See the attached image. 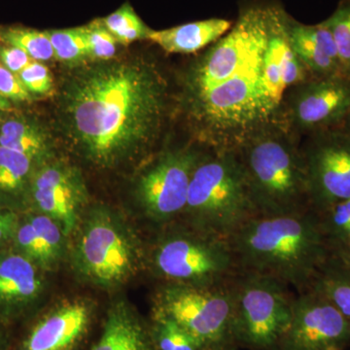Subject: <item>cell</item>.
<instances>
[{"label":"cell","mask_w":350,"mask_h":350,"mask_svg":"<svg viewBox=\"0 0 350 350\" xmlns=\"http://www.w3.org/2000/svg\"><path fill=\"white\" fill-rule=\"evenodd\" d=\"M167 84L144 59L75 66L59 89L66 137L94 165L116 167L155 144L167 110Z\"/></svg>","instance_id":"obj_1"},{"label":"cell","mask_w":350,"mask_h":350,"mask_svg":"<svg viewBox=\"0 0 350 350\" xmlns=\"http://www.w3.org/2000/svg\"><path fill=\"white\" fill-rule=\"evenodd\" d=\"M268 36V7H248L189 70L187 111L204 148L234 150L265 126L282 124L265 84Z\"/></svg>","instance_id":"obj_2"},{"label":"cell","mask_w":350,"mask_h":350,"mask_svg":"<svg viewBox=\"0 0 350 350\" xmlns=\"http://www.w3.org/2000/svg\"><path fill=\"white\" fill-rule=\"evenodd\" d=\"M239 271L275 278L297 294L312 286L330 255L317 213L248 218L228 238Z\"/></svg>","instance_id":"obj_3"},{"label":"cell","mask_w":350,"mask_h":350,"mask_svg":"<svg viewBox=\"0 0 350 350\" xmlns=\"http://www.w3.org/2000/svg\"><path fill=\"white\" fill-rule=\"evenodd\" d=\"M301 139L283 124H273L234 149L255 215H292L312 209Z\"/></svg>","instance_id":"obj_4"},{"label":"cell","mask_w":350,"mask_h":350,"mask_svg":"<svg viewBox=\"0 0 350 350\" xmlns=\"http://www.w3.org/2000/svg\"><path fill=\"white\" fill-rule=\"evenodd\" d=\"M254 215L236 150L206 148L193 172L180 220L207 234L228 239Z\"/></svg>","instance_id":"obj_5"},{"label":"cell","mask_w":350,"mask_h":350,"mask_svg":"<svg viewBox=\"0 0 350 350\" xmlns=\"http://www.w3.org/2000/svg\"><path fill=\"white\" fill-rule=\"evenodd\" d=\"M157 234L146 251V266L162 283L217 286L239 271L228 239L200 231L180 219Z\"/></svg>","instance_id":"obj_6"},{"label":"cell","mask_w":350,"mask_h":350,"mask_svg":"<svg viewBox=\"0 0 350 350\" xmlns=\"http://www.w3.org/2000/svg\"><path fill=\"white\" fill-rule=\"evenodd\" d=\"M234 347L278 350L291 323L297 295L271 276L239 271L230 282Z\"/></svg>","instance_id":"obj_7"},{"label":"cell","mask_w":350,"mask_h":350,"mask_svg":"<svg viewBox=\"0 0 350 350\" xmlns=\"http://www.w3.org/2000/svg\"><path fill=\"white\" fill-rule=\"evenodd\" d=\"M75 265L87 282L113 288L128 282L146 265V250L118 214L98 207L80 221Z\"/></svg>","instance_id":"obj_8"},{"label":"cell","mask_w":350,"mask_h":350,"mask_svg":"<svg viewBox=\"0 0 350 350\" xmlns=\"http://www.w3.org/2000/svg\"><path fill=\"white\" fill-rule=\"evenodd\" d=\"M230 282L217 286L161 283L154 298L153 319L172 320L206 349L234 350Z\"/></svg>","instance_id":"obj_9"},{"label":"cell","mask_w":350,"mask_h":350,"mask_svg":"<svg viewBox=\"0 0 350 350\" xmlns=\"http://www.w3.org/2000/svg\"><path fill=\"white\" fill-rule=\"evenodd\" d=\"M206 150L187 146L163 151L138 177V204L157 230L180 219L193 172Z\"/></svg>","instance_id":"obj_10"},{"label":"cell","mask_w":350,"mask_h":350,"mask_svg":"<svg viewBox=\"0 0 350 350\" xmlns=\"http://www.w3.org/2000/svg\"><path fill=\"white\" fill-rule=\"evenodd\" d=\"M350 111V77L312 78L290 88L282 105V124L297 137L338 130Z\"/></svg>","instance_id":"obj_11"},{"label":"cell","mask_w":350,"mask_h":350,"mask_svg":"<svg viewBox=\"0 0 350 350\" xmlns=\"http://www.w3.org/2000/svg\"><path fill=\"white\" fill-rule=\"evenodd\" d=\"M310 207L315 213L350 199V135L340 130L313 133L301 144Z\"/></svg>","instance_id":"obj_12"},{"label":"cell","mask_w":350,"mask_h":350,"mask_svg":"<svg viewBox=\"0 0 350 350\" xmlns=\"http://www.w3.org/2000/svg\"><path fill=\"white\" fill-rule=\"evenodd\" d=\"M349 345V322L330 300L314 289L297 294L278 350H347Z\"/></svg>","instance_id":"obj_13"},{"label":"cell","mask_w":350,"mask_h":350,"mask_svg":"<svg viewBox=\"0 0 350 350\" xmlns=\"http://www.w3.org/2000/svg\"><path fill=\"white\" fill-rule=\"evenodd\" d=\"M85 202L86 190L77 170L48 161L36 167L29 186L27 211L52 218L68 234L79 226Z\"/></svg>","instance_id":"obj_14"},{"label":"cell","mask_w":350,"mask_h":350,"mask_svg":"<svg viewBox=\"0 0 350 350\" xmlns=\"http://www.w3.org/2000/svg\"><path fill=\"white\" fill-rule=\"evenodd\" d=\"M94 313L93 305L79 299L41 310L14 337L12 350H79L91 332Z\"/></svg>","instance_id":"obj_15"},{"label":"cell","mask_w":350,"mask_h":350,"mask_svg":"<svg viewBox=\"0 0 350 350\" xmlns=\"http://www.w3.org/2000/svg\"><path fill=\"white\" fill-rule=\"evenodd\" d=\"M44 273L12 247L0 250V319L14 327L42 310L47 290Z\"/></svg>","instance_id":"obj_16"},{"label":"cell","mask_w":350,"mask_h":350,"mask_svg":"<svg viewBox=\"0 0 350 350\" xmlns=\"http://www.w3.org/2000/svg\"><path fill=\"white\" fill-rule=\"evenodd\" d=\"M64 236L61 226L52 218L34 211H25L21 213L10 247L46 271L61 261Z\"/></svg>","instance_id":"obj_17"},{"label":"cell","mask_w":350,"mask_h":350,"mask_svg":"<svg viewBox=\"0 0 350 350\" xmlns=\"http://www.w3.org/2000/svg\"><path fill=\"white\" fill-rule=\"evenodd\" d=\"M287 33L295 54L312 77L345 75L335 40L324 21L317 25H304L288 17Z\"/></svg>","instance_id":"obj_18"},{"label":"cell","mask_w":350,"mask_h":350,"mask_svg":"<svg viewBox=\"0 0 350 350\" xmlns=\"http://www.w3.org/2000/svg\"><path fill=\"white\" fill-rule=\"evenodd\" d=\"M90 350H158L151 325L125 301L108 308L100 335Z\"/></svg>","instance_id":"obj_19"},{"label":"cell","mask_w":350,"mask_h":350,"mask_svg":"<svg viewBox=\"0 0 350 350\" xmlns=\"http://www.w3.org/2000/svg\"><path fill=\"white\" fill-rule=\"evenodd\" d=\"M232 27L230 21L213 18L162 31L151 29L147 39L170 54H193L217 42Z\"/></svg>","instance_id":"obj_20"},{"label":"cell","mask_w":350,"mask_h":350,"mask_svg":"<svg viewBox=\"0 0 350 350\" xmlns=\"http://www.w3.org/2000/svg\"><path fill=\"white\" fill-rule=\"evenodd\" d=\"M0 146L24 154L40 165L49 158L51 140L47 131L33 117L13 110L4 113Z\"/></svg>","instance_id":"obj_21"},{"label":"cell","mask_w":350,"mask_h":350,"mask_svg":"<svg viewBox=\"0 0 350 350\" xmlns=\"http://www.w3.org/2000/svg\"><path fill=\"white\" fill-rule=\"evenodd\" d=\"M38 163L19 152L0 146V206L27 211L29 186Z\"/></svg>","instance_id":"obj_22"},{"label":"cell","mask_w":350,"mask_h":350,"mask_svg":"<svg viewBox=\"0 0 350 350\" xmlns=\"http://www.w3.org/2000/svg\"><path fill=\"white\" fill-rule=\"evenodd\" d=\"M310 289L324 295L350 324L349 262L330 253L317 271Z\"/></svg>","instance_id":"obj_23"},{"label":"cell","mask_w":350,"mask_h":350,"mask_svg":"<svg viewBox=\"0 0 350 350\" xmlns=\"http://www.w3.org/2000/svg\"><path fill=\"white\" fill-rule=\"evenodd\" d=\"M0 42L24 51L33 61L44 62L55 59L54 51L47 31H40L22 25L0 27Z\"/></svg>","instance_id":"obj_24"},{"label":"cell","mask_w":350,"mask_h":350,"mask_svg":"<svg viewBox=\"0 0 350 350\" xmlns=\"http://www.w3.org/2000/svg\"><path fill=\"white\" fill-rule=\"evenodd\" d=\"M315 213L330 253L350 246V199Z\"/></svg>","instance_id":"obj_25"},{"label":"cell","mask_w":350,"mask_h":350,"mask_svg":"<svg viewBox=\"0 0 350 350\" xmlns=\"http://www.w3.org/2000/svg\"><path fill=\"white\" fill-rule=\"evenodd\" d=\"M47 31L55 59L69 66L84 64L88 57L86 38L84 27L51 29Z\"/></svg>","instance_id":"obj_26"},{"label":"cell","mask_w":350,"mask_h":350,"mask_svg":"<svg viewBox=\"0 0 350 350\" xmlns=\"http://www.w3.org/2000/svg\"><path fill=\"white\" fill-rule=\"evenodd\" d=\"M101 20L118 43L124 45L147 39L151 31L129 3L123 4L118 10Z\"/></svg>","instance_id":"obj_27"},{"label":"cell","mask_w":350,"mask_h":350,"mask_svg":"<svg viewBox=\"0 0 350 350\" xmlns=\"http://www.w3.org/2000/svg\"><path fill=\"white\" fill-rule=\"evenodd\" d=\"M151 332L158 350H204V345L172 320L153 319Z\"/></svg>","instance_id":"obj_28"},{"label":"cell","mask_w":350,"mask_h":350,"mask_svg":"<svg viewBox=\"0 0 350 350\" xmlns=\"http://www.w3.org/2000/svg\"><path fill=\"white\" fill-rule=\"evenodd\" d=\"M324 22L335 40L342 70L350 77V0H342Z\"/></svg>","instance_id":"obj_29"},{"label":"cell","mask_w":350,"mask_h":350,"mask_svg":"<svg viewBox=\"0 0 350 350\" xmlns=\"http://www.w3.org/2000/svg\"><path fill=\"white\" fill-rule=\"evenodd\" d=\"M84 27L88 57L92 61H108L114 59L118 41L108 31L103 20H94Z\"/></svg>","instance_id":"obj_30"},{"label":"cell","mask_w":350,"mask_h":350,"mask_svg":"<svg viewBox=\"0 0 350 350\" xmlns=\"http://www.w3.org/2000/svg\"><path fill=\"white\" fill-rule=\"evenodd\" d=\"M18 76L32 96L50 94L54 87L49 69L40 62L32 61Z\"/></svg>","instance_id":"obj_31"},{"label":"cell","mask_w":350,"mask_h":350,"mask_svg":"<svg viewBox=\"0 0 350 350\" xmlns=\"http://www.w3.org/2000/svg\"><path fill=\"white\" fill-rule=\"evenodd\" d=\"M0 94L12 105L31 103L33 96L27 92L19 76L0 64Z\"/></svg>","instance_id":"obj_32"},{"label":"cell","mask_w":350,"mask_h":350,"mask_svg":"<svg viewBox=\"0 0 350 350\" xmlns=\"http://www.w3.org/2000/svg\"><path fill=\"white\" fill-rule=\"evenodd\" d=\"M32 61L33 59L24 51L0 42V64L15 75H19Z\"/></svg>","instance_id":"obj_33"},{"label":"cell","mask_w":350,"mask_h":350,"mask_svg":"<svg viewBox=\"0 0 350 350\" xmlns=\"http://www.w3.org/2000/svg\"><path fill=\"white\" fill-rule=\"evenodd\" d=\"M20 217L21 213L0 206V250L10 247Z\"/></svg>","instance_id":"obj_34"},{"label":"cell","mask_w":350,"mask_h":350,"mask_svg":"<svg viewBox=\"0 0 350 350\" xmlns=\"http://www.w3.org/2000/svg\"><path fill=\"white\" fill-rule=\"evenodd\" d=\"M13 326L0 319V350H12Z\"/></svg>","instance_id":"obj_35"},{"label":"cell","mask_w":350,"mask_h":350,"mask_svg":"<svg viewBox=\"0 0 350 350\" xmlns=\"http://www.w3.org/2000/svg\"><path fill=\"white\" fill-rule=\"evenodd\" d=\"M14 105L10 101L7 100L3 96L0 94V111L10 112L13 111Z\"/></svg>","instance_id":"obj_36"},{"label":"cell","mask_w":350,"mask_h":350,"mask_svg":"<svg viewBox=\"0 0 350 350\" xmlns=\"http://www.w3.org/2000/svg\"><path fill=\"white\" fill-rule=\"evenodd\" d=\"M332 254L338 255L342 259H345V261L350 262V246L349 247L342 248V250L336 251V252H331Z\"/></svg>","instance_id":"obj_37"},{"label":"cell","mask_w":350,"mask_h":350,"mask_svg":"<svg viewBox=\"0 0 350 350\" xmlns=\"http://www.w3.org/2000/svg\"><path fill=\"white\" fill-rule=\"evenodd\" d=\"M338 130L345 131V133L350 135V111L349 114H347V118L345 119L344 123H342V125L340 126V128L338 129Z\"/></svg>","instance_id":"obj_38"},{"label":"cell","mask_w":350,"mask_h":350,"mask_svg":"<svg viewBox=\"0 0 350 350\" xmlns=\"http://www.w3.org/2000/svg\"><path fill=\"white\" fill-rule=\"evenodd\" d=\"M4 113L5 112L0 111V130H1L2 121H3Z\"/></svg>","instance_id":"obj_39"},{"label":"cell","mask_w":350,"mask_h":350,"mask_svg":"<svg viewBox=\"0 0 350 350\" xmlns=\"http://www.w3.org/2000/svg\"><path fill=\"white\" fill-rule=\"evenodd\" d=\"M204 350H211V349H204Z\"/></svg>","instance_id":"obj_40"}]
</instances>
